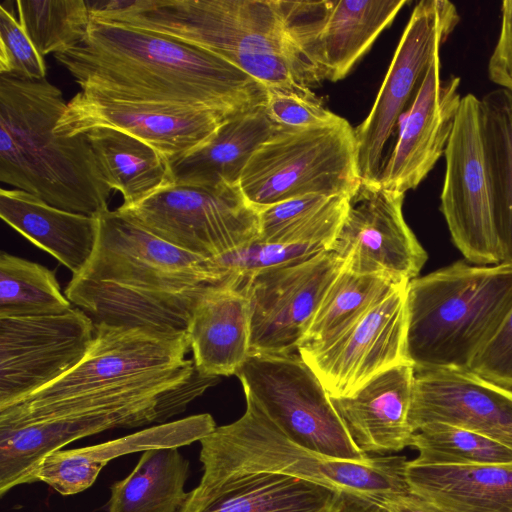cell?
<instances>
[{
  "label": "cell",
  "mask_w": 512,
  "mask_h": 512,
  "mask_svg": "<svg viewBox=\"0 0 512 512\" xmlns=\"http://www.w3.org/2000/svg\"><path fill=\"white\" fill-rule=\"evenodd\" d=\"M266 90L264 108L270 119L279 126L305 129L331 125L342 119L318 100L280 90Z\"/></svg>",
  "instance_id": "obj_39"
},
{
  "label": "cell",
  "mask_w": 512,
  "mask_h": 512,
  "mask_svg": "<svg viewBox=\"0 0 512 512\" xmlns=\"http://www.w3.org/2000/svg\"><path fill=\"white\" fill-rule=\"evenodd\" d=\"M409 424L445 423L512 448V390L472 370H415Z\"/></svg>",
  "instance_id": "obj_20"
},
{
  "label": "cell",
  "mask_w": 512,
  "mask_h": 512,
  "mask_svg": "<svg viewBox=\"0 0 512 512\" xmlns=\"http://www.w3.org/2000/svg\"><path fill=\"white\" fill-rule=\"evenodd\" d=\"M398 283L380 275H362L346 268L327 290L298 353L324 348L352 327L368 310L385 298Z\"/></svg>",
  "instance_id": "obj_32"
},
{
  "label": "cell",
  "mask_w": 512,
  "mask_h": 512,
  "mask_svg": "<svg viewBox=\"0 0 512 512\" xmlns=\"http://www.w3.org/2000/svg\"><path fill=\"white\" fill-rule=\"evenodd\" d=\"M189 462L178 448L142 453L134 469L110 487L107 512H179L188 492Z\"/></svg>",
  "instance_id": "obj_31"
},
{
  "label": "cell",
  "mask_w": 512,
  "mask_h": 512,
  "mask_svg": "<svg viewBox=\"0 0 512 512\" xmlns=\"http://www.w3.org/2000/svg\"><path fill=\"white\" fill-rule=\"evenodd\" d=\"M344 493L279 473L203 468L179 512H343Z\"/></svg>",
  "instance_id": "obj_22"
},
{
  "label": "cell",
  "mask_w": 512,
  "mask_h": 512,
  "mask_svg": "<svg viewBox=\"0 0 512 512\" xmlns=\"http://www.w3.org/2000/svg\"><path fill=\"white\" fill-rule=\"evenodd\" d=\"M72 303L62 293L55 271L27 259L0 255V317L63 313Z\"/></svg>",
  "instance_id": "obj_34"
},
{
  "label": "cell",
  "mask_w": 512,
  "mask_h": 512,
  "mask_svg": "<svg viewBox=\"0 0 512 512\" xmlns=\"http://www.w3.org/2000/svg\"><path fill=\"white\" fill-rule=\"evenodd\" d=\"M66 106L47 79L0 75V180L56 208L98 217L109 210L111 189L86 134L55 132Z\"/></svg>",
  "instance_id": "obj_5"
},
{
  "label": "cell",
  "mask_w": 512,
  "mask_h": 512,
  "mask_svg": "<svg viewBox=\"0 0 512 512\" xmlns=\"http://www.w3.org/2000/svg\"><path fill=\"white\" fill-rule=\"evenodd\" d=\"M85 134L106 183L122 194V207L174 183L169 160L142 140L111 128Z\"/></svg>",
  "instance_id": "obj_29"
},
{
  "label": "cell",
  "mask_w": 512,
  "mask_h": 512,
  "mask_svg": "<svg viewBox=\"0 0 512 512\" xmlns=\"http://www.w3.org/2000/svg\"><path fill=\"white\" fill-rule=\"evenodd\" d=\"M199 442L203 468L221 473H279L376 502L410 491L405 456L357 462L322 455L290 440L249 398L238 420L216 427Z\"/></svg>",
  "instance_id": "obj_7"
},
{
  "label": "cell",
  "mask_w": 512,
  "mask_h": 512,
  "mask_svg": "<svg viewBox=\"0 0 512 512\" xmlns=\"http://www.w3.org/2000/svg\"><path fill=\"white\" fill-rule=\"evenodd\" d=\"M331 251L235 283L247 299L250 354L298 352L327 290L343 269Z\"/></svg>",
  "instance_id": "obj_13"
},
{
  "label": "cell",
  "mask_w": 512,
  "mask_h": 512,
  "mask_svg": "<svg viewBox=\"0 0 512 512\" xmlns=\"http://www.w3.org/2000/svg\"><path fill=\"white\" fill-rule=\"evenodd\" d=\"M226 119L207 109L115 99L81 90L67 102L55 132L74 136L95 128L115 129L149 144L171 162L208 141Z\"/></svg>",
  "instance_id": "obj_18"
},
{
  "label": "cell",
  "mask_w": 512,
  "mask_h": 512,
  "mask_svg": "<svg viewBox=\"0 0 512 512\" xmlns=\"http://www.w3.org/2000/svg\"><path fill=\"white\" fill-rule=\"evenodd\" d=\"M411 447L418 456L415 464L435 466H477L512 463V448L476 432L432 423L415 432Z\"/></svg>",
  "instance_id": "obj_35"
},
{
  "label": "cell",
  "mask_w": 512,
  "mask_h": 512,
  "mask_svg": "<svg viewBox=\"0 0 512 512\" xmlns=\"http://www.w3.org/2000/svg\"><path fill=\"white\" fill-rule=\"evenodd\" d=\"M99 218L93 256L65 295L95 324L186 332L206 291L224 282L210 258L153 235L117 209Z\"/></svg>",
  "instance_id": "obj_2"
},
{
  "label": "cell",
  "mask_w": 512,
  "mask_h": 512,
  "mask_svg": "<svg viewBox=\"0 0 512 512\" xmlns=\"http://www.w3.org/2000/svg\"><path fill=\"white\" fill-rule=\"evenodd\" d=\"M404 197L377 181H360L329 248L344 268L398 283L418 277L428 256L404 219Z\"/></svg>",
  "instance_id": "obj_16"
},
{
  "label": "cell",
  "mask_w": 512,
  "mask_h": 512,
  "mask_svg": "<svg viewBox=\"0 0 512 512\" xmlns=\"http://www.w3.org/2000/svg\"><path fill=\"white\" fill-rule=\"evenodd\" d=\"M512 311V266L463 260L406 288L405 357L415 370H471Z\"/></svg>",
  "instance_id": "obj_6"
},
{
  "label": "cell",
  "mask_w": 512,
  "mask_h": 512,
  "mask_svg": "<svg viewBox=\"0 0 512 512\" xmlns=\"http://www.w3.org/2000/svg\"><path fill=\"white\" fill-rule=\"evenodd\" d=\"M492 82L512 92V0L501 6V27L498 41L488 62Z\"/></svg>",
  "instance_id": "obj_41"
},
{
  "label": "cell",
  "mask_w": 512,
  "mask_h": 512,
  "mask_svg": "<svg viewBox=\"0 0 512 512\" xmlns=\"http://www.w3.org/2000/svg\"><path fill=\"white\" fill-rule=\"evenodd\" d=\"M189 350L186 332L95 324L92 344L73 369L14 403L50 402L133 382L169 378L195 368L193 359L185 358Z\"/></svg>",
  "instance_id": "obj_11"
},
{
  "label": "cell",
  "mask_w": 512,
  "mask_h": 512,
  "mask_svg": "<svg viewBox=\"0 0 512 512\" xmlns=\"http://www.w3.org/2000/svg\"><path fill=\"white\" fill-rule=\"evenodd\" d=\"M440 211L451 240L474 265L501 261L480 125V99L462 97L445 150Z\"/></svg>",
  "instance_id": "obj_12"
},
{
  "label": "cell",
  "mask_w": 512,
  "mask_h": 512,
  "mask_svg": "<svg viewBox=\"0 0 512 512\" xmlns=\"http://www.w3.org/2000/svg\"><path fill=\"white\" fill-rule=\"evenodd\" d=\"M343 512H387L378 502L366 497L344 494Z\"/></svg>",
  "instance_id": "obj_43"
},
{
  "label": "cell",
  "mask_w": 512,
  "mask_h": 512,
  "mask_svg": "<svg viewBox=\"0 0 512 512\" xmlns=\"http://www.w3.org/2000/svg\"><path fill=\"white\" fill-rule=\"evenodd\" d=\"M460 78L441 77L440 52L431 60L377 182L404 194L426 178L445 153L462 97Z\"/></svg>",
  "instance_id": "obj_21"
},
{
  "label": "cell",
  "mask_w": 512,
  "mask_h": 512,
  "mask_svg": "<svg viewBox=\"0 0 512 512\" xmlns=\"http://www.w3.org/2000/svg\"><path fill=\"white\" fill-rule=\"evenodd\" d=\"M387 512H447L432 502L412 493L394 494L378 501Z\"/></svg>",
  "instance_id": "obj_42"
},
{
  "label": "cell",
  "mask_w": 512,
  "mask_h": 512,
  "mask_svg": "<svg viewBox=\"0 0 512 512\" xmlns=\"http://www.w3.org/2000/svg\"><path fill=\"white\" fill-rule=\"evenodd\" d=\"M236 375L245 398L296 444L336 459L371 457L353 442L331 397L298 352L250 354Z\"/></svg>",
  "instance_id": "obj_9"
},
{
  "label": "cell",
  "mask_w": 512,
  "mask_h": 512,
  "mask_svg": "<svg viewBox=\"0 0 512 512\" xmlns=\"http://www.w3.org/2000/svg\"><path fill=\"white\" fill-rule=\"evenodd\" d=\"M186 334L200 375H236L250 355L246 297L230 281L209 288L197 303Z\"/></svg>",
  "instance_id": "obj_25"
},
{
  "label": "cell",
  "mask_w": 512,
  "mask_h": 512,
  "mask_svg": "<svg viewBox=\"0 0 512 512\" xmlns=\"http://www.w3.org/2000/svg\"><path fill=\"white\" fill-rule=\"evenodd\" d=\"M18 20L42 56L79 45L91 21L88 1L17 0Z\"/></svg>",
  "instance_id": "obj_36"
},
{
  "label": "cell",
  "mask_w": 512,
  "mask_h": 512,
  "mask_svg": "<svg viewBox=\"0 0 512 512\" xmlns=\"http://www.w3.org/2000/svg\"><path fill=\"white\" fill-rule=\"evenodd\" d=\"M327 247L318 244H276L256 239L210 258L223 282L247 279L256 273L310 258Z\"/></svg>",
  "instance_id": "obj_37"
},
{
  "label": "cell",
  "mask_w": 512,
  "mask_h": 512,
  "mask_svg": "<svg viewBox=\"0 0 512 512\" xmlns=\"http://www.w3.org/2000/svg\"><path fill=\"white\" fill-rule=\"evenodd\" d=\"M219 380L200 375L195 367L169 378L0 409V495L35 482L47 455L106 430L166 423Z\"/></svg>",
  "instance_id": "obj_4"
},
{
  "label": "cell",
  "mask_w": 512,
  "mask_h": 512,
  "mask_svg": "<svg viewBox=\"0 0 512 512\" xmlns=\"http://www.w3.org/2000/svg\"><path fill=\"white\" fill-rule=\"evenodd\" d=\"M407 284L397 286L329 345L299 354L331 398L351 396L375 376L407 362Z\"/></svg>",
  "instance_id": "obj_19"
},
{
  "label": "cell",
  "mask_w": 512,
  "mask_h": 512,
  "mask_svg": "<svg viewBox=\"0 0 512 512\" xmlns=\"http://www.w3.org/2000/svg\"><path fill=\"white\" fill-rule=\"evenodd\" d=\"M0 216L34 245L80 273L95 251L99 218L65 211L19 189L0 190Z\"/></svg>",
  "instance_id": "obj_26"
},
{
  "label": "cell",
  "mask_w": 512,
  "mask_h": 512,
  "mask_svg": "<svg viewBox=\"0 0 512 512\" xmlns=\"http://www.w3.org/2000/svg\"><path fill=\"white\" fill-rule=\"evenodd\" d=\"M44 56L35 47L19 20L0 6V75L39 81L46 79Z\"/></svg>",
  "instance_id": "obj_38"
},
{
  "label": "cell",
  "mask_w": 512,
  "mask_h": 512,
  "mask_svg": "<svg viewBox=\"0 0 512 512\" xmlns=\"http://www.w3.org/2000/svg\"><path fill=\"white\" fill-rule=\"evenodd\" d=\"M414 367L395 365L347 397L331 398L349 435L366 455L393 453L411 447L409 424Z\"/></svg>",
  "instance_id": "obj_23"
},
{
  "label": "cell",
  "mask_w": 512,
  "mask_h": 512,
  "mask_svg": "<svg viewBox=\"0 0 512 512\" xmlns=\"http://www.w3.org/2000/svg\"><path fill=\"white\" fill-rule=\"evenodd\" d=\"M91 19L152 31L211 52L266 89L318 100L321 81L279 0L92 1Z\"/></svg>",
  "instance_id": "obj_3"
},
{
  "label": "cell",
  "mask_w": 512,
  "mask_h": 512,
  "mask_svg": "<svg viewBox=\"0 0 512 512\" xmlns=\"http://www.w3.org/2000/svg\"><path fill=\"white\" fill-rule=\"evenodd\" d=\"M279 128L257 106L226 119L201 146L170 162L176 184H238L255 150Z\"/></svg>",
  "instance_id": "obj_28"
},
{
  "label": "cell",
  "mask_w": 512,
  "mask_h": 512,
  "mask_svg": "<svg viewBox=\"0 0 512 512\" xmlns=\"http://www.w3.org/2000/svg\"><path fill=\"white\" fill-rule=\"evenodd\" d=\"M348 197L310 194L259 210V240L276 244L334 242L347 210Z\"/></svg>",
  "instance_id": "obj_33"
},
{
  "label": "cell",
  "mask_w": 512,
  "mask_h": 512,
  "mask_svg": "<svg viewBox=\"0 0 512 512\" xmlns=\"http://www.w3.org/2000/svg\"><path fill=\"white\" fill-rule=\"evenodd\" d=\"M480 125L500 263L512 266V92L498 88L480 99Z\"/></svg>",
  "instance_id": "obj_30"
},
{
  "label": "cell",
  "mask_w": 512,
  "mask_h": 512,
  "mask_svg": "<svg viewBox=\"0 0 512 512\" xmlns=\"http://www.w3.org/2000/svg\"><path fill=\"white\" fill-rule=\"evenodd\" d=\"M410 492L447 512H512V463L435 466L407 462Z\"/></svg>",
  "instance_id": "obj_27"
},
{
  "label": "cell",
  "mask_w": 512,
  "mask_h": 512,
  "mask_svg": "<svg viewBox=\"0 0 512 512\" xmlns=\"http://www.w3.org/2000/svg\"><path fill=\"white\" fill-rule=\"evenodd\" d=\"M456 6L422 0L414 7L367 117L354 128L361 180L377 181L386 142L434 55L459 22Z\"/></svg>",
  "instance_id": "obj_14"
},
{
  "label": "cell",
  "mask_w": 512,
  "mask_h": 512,
  "mask_svg": "<svg viewBox=\"0 0 512 512\" xmlns=\"http://www.w3.org/2000/svg\"><path fill=\"white\" fill-rule=\"evenodd\" d=\"M95 323L80 308L0 317V409L58 380L87 353Z\"/></svg>",
  "instance_id": "obj_15"
},
{
  "label": "cell",
  "mask_w": 512,
  "mask_h": 512,
  "mask_svg": "<svg viewBox=\"0 0 512 512\" xmlns=\"http://www.w3.org/2000/svg\"><path fill=\"white\" fill-rule=\"evenodd\" d=\"M287 25L321 81L343 79L406 0L280 1Z\"/></svg>",
  "instance_id": "obj_17"
},
{
  "label": "cell",
  "mask_w": 512,
  "mask_h": 512,
  "mask_svg": "<svg viewBox=\"0 0 512 512\" xmlns=\"http://www.w3.org/2000/svg\"><path fill=\"white\" fill-rule=\"evenodd\" d=\"M471 370L512 390V311L500 332L474 361Z\"/></svg>",
  "instance_id": "obj_40"
},
{
  "label": "cell",
  "mask_w": 512,
  "mask_h": 512,
  "mask_svg": "<svg viewBox=\"0 0 512 512\" xmlns=\"http://www.w3.org/2000/svg\"><path fill=\"white\" fill-rule=\"evenodd\" d=\"M216 427L213 417L203 413L153 425L97 445L61 449L41 461L34 480L46 483L61 495H74L91 487L114 458L149 449L186 446L208 436Z\"/></svg>",
  "instance_id": "obj_24"
},
{
  "label": "cell",
  "mask_w": 512,
  "mask_h": 512,
  "mask_svg": "<svg viewBox=\"0 0 512 512\" xmlns=\"http://www.w3.org/2000/svg\"><path fill=\"white\" fill-rule=\"evenodd\" d=\"M360 181L354 128L342 118L314 128L279 126L252 154L238 184L259 211L310 194L349 197Z\"/></svg>",
  "instance_id": "obj_8"
},
{
  "label": "cell",
  "mask_w": 512,
  "mask_h": 512,
  "mask_svg": "<svg viewBox=\"0 0 512 512\" xmlns=\"http://www.w3.org/2000/svg\"><path fill=\"white\" fill-rule=\"evenodd\" d=\"M117 210L158 238L208 259L259 238V212L239 184L173 183Z\"/></svg>",
  "instance_id": "obj_10"
},
{
  "label": "cell",
  "mask_w": 512,
  "mask_h": 512,
  "mask_svg": "<svg viewBox=\"0 0 512 512\" xmlns=\"http://www.w3.org/2000/svg\"><path fill=\"white\" fill-rule=\"evenodd\" d=\"M82 91L207 109L227 118L264 105L266 88L217 55L152 31L91 19L86 38L53 55Z\"/></svg>",
  "instance_id": "obj_1"
}]
</instances>
